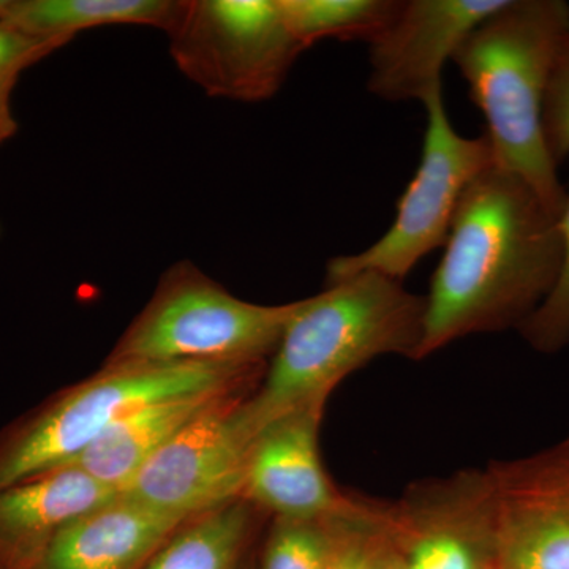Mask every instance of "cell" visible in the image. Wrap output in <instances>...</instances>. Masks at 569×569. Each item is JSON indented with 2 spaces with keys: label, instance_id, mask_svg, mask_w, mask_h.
Returning <instances> with one entry per match:
<instances>
[{
  "label": "cell",
  "instance_id": "obj_4",
  "mask_svg": "<svg viewBox=\"0 0 569 569\" xmlns=\"http://www.w3.org/2000/svg\"><path fill=\"white\" fill-rule=\"evenodd\" d=\"M268 362H104L0 432V490L70 466L148 403L263 378Z\"/></svg>",
  "mask_w": 569,
  "mask_h": 569
},
{
  "label": "cell",
  "instance_id": "obj_10",
  "mask_svg": "<svg viewBox=\"0 0 569 569\" xmlns=\"http://www.w3.org/2000/svg\"><path fill=\"white\" fill-rule=\"evenodd\" d=\"M498 569H569V438L486 468Z\"/></svg>",
  "mask_w": 569,
  "mask_h": 569
},
{
  "label": "cell",
  "instance_id": "obj_6",
  "mask_svg": "<svg viewBox=\"0 0 569 569\" xmlns=\"http://www.w3.org/2000/svg\"><path fill=\"white\" fill-rule=\"evenodd\" d=\"M168 37L187 80L213 99L246 103L274 97L305 51L279 0H189Z\"/></svg>",
  "mask_w": 569,
  "mask_h": 569
},
{
  "label": "cell",
  "instance_id": "obj_8",
  "mask_svg": "<svg viewBox=\"0 0 569 569\" xmlns=\"http://www.w3.org/2000/svg\"><path fill=\"white\" fill-rule=\"evenodd\" d=\"M380 520L403 569H498L497 527L485 470L426 479Z\"/></svg>",
  "mask_w": 569,
  "mask_h": 569
},
{
  "label": "cell",
  "instance_id": "obj_13",
  "mask_svg": "<svg viewBox=\"0 0 569 569\" xmlns=\"http://www.w3.org/2000/svg\"><path fill=\"white\" fill-rule=\"evenodd\" d=\"M119 493L77 466L0 490V569H36L67 526Z\"/></svg>",
  "mask_w": 569,
  "mask_h": 569
},
{
  "label": "cell",
  "instance_id": "obj_24",
  "mask_svg": "<svg viewBox=\"0 0 569 569\" xmlns=\"http://www.w3.org/2000/svg\"><path fill=\"white\" fill-rule=\"evenodd\" d=\"M18 78L11 77L0 81V146L14 137L18 130V122L11 110V93L17 86Z\"/></svg>",
  "mask_w": 569,
  "mask_h": 569
},
{
  "label": "cell",
  "instance_id": "obj_7",
  "mask_svg": "<svg viewBox=\"0 0 569 569\" xmlns=\"http://www.w3.org/2000/svg\"><path fill=\"white\" fill-rule=\"evenodd\" d=\"M427 129L417 174L397 203L391 228L366 250L332 258L326 283L359 272L402 280L427 253L447 244L460 198L482 171L496 163L488 133L466 138L452 129L443 89L425 100Z\"/></svg>",
  "mask_w": 569,
  "mask_h": 569
},
{
  "label": "cell",
  "instance_id": "obj_18",
  "mask_svg": "<svg viewBox=\"0 0 569 569\" xmlns=\"http://www.w3.org/2000/svg\"><path fill=\"white\" fill-rule=\"evenodd\" d=\"M403 0H279L288 29L302 48L336 39L372 44L402 9Z\"/></svg>",
  "mask_w": 569,
  "mask_h": 569
},
{
  "label": "cell",
  "instance_id": "obj_25",
  "mask_svg": "<svg viewBox=\"0 0 569 569\" xmlns=\"http://www.w3.org/2000/svg\"><path fill=\"white\" fill-rule=\"evenodd\" d=\"M369 569H403L402 560H400L399 553L396 552L391 542H389L385 529L383 541H381L380 548H378Z\"/></svg>",
  "mask_w": 569,
  "mask_h": 569
},
{
  "label": "cell",
  "instance_id": "obj_23",
  "mask_svg": "<svg viewBox=\"0 0 569 569\" xmlns=\"http://www.w3.org/2000/svg\"><path fill=\"white\" fill-rule=\"evenodd\" d=\"M66 44L63 40L36 39L0 20V81L20 77L22 71Z\"/></svg>",
  "mask_w": 569,
  "mask_h": 569
},
{
  "label": "cell",
  "instance_id": "obj_11",
  "mask_svg": "<svg viewBox=\"0 0 569 569\" xmlns=\"http://www.w3.org/2000/svg\"><path fill=\"white\" fill-rule=\"evenodd\" d=\"M508 0H406L370 47L367 88L389 102L419 100L443 89V67L482 21Z\"/></svg>",
  "mask_w": 569,
  "mask_h": 569
},
{
  "label": "cell",
  "instance_id": "obj_14",
  "mask_svg": "<svg viewBox=\"0 0 569 569\" xmlns=\"http://www.w3.org/2000/svg\"><path fill=\"white\" fill-rule=\"evenodd\" d=\"M187 520L119 493L67 526L36 569H144Z\"/></svg>",
  "mask_w": 569,
  "mask_h": 569
},
{
  "label": "cell",
  "instance_id": "obj_16",
  "mask_svg": "<svg viewBox=\"0 0 569 569\" xmlns=\"http://www.w3.org/2000/svg\"><path fill=\"white\" fill-rule=\"evenodd\" d=\"M183 2L174 0H0V20L22 33L70 43L102 26H148L170 32Z\"/></svg>",
  "mask_w": 569,
  "mask_h": 569
},
{
  "label": "cell",
  "instance_id": "obj_12",
  "mask_svg": "<svg viewBox=\"0 0 569 569\" xmlns=\"http://www.w3.org/2000/svg\"><path fill=\"white\" fill-rule=\"evenodd\" d=\"M326 408L276 419L254 437L242 498L280 519L342 515L355 505L336 488L321 460L318 433Z\"/></svg>",
  "mask_w": 569,
  "mask_h": 569
},
{
  "label": "cell",
  "instance_id": "obj_5",
  "mask_svg": "<svg viewBox=\"0 0 569 569\" xmlns=\"http://www.w3.org/2000/svg\"><path fill=\"white\" fill-rule=\"evenodd\" d=\"M299 302L242 301L192 261H178L104 362H268Z\"/></svg>",
  "mask_w": 569,
  "mask_h": 569
},
{
  "label": "cell",
  "instance_id": "obj_19",
  "mask_svg": "<svg viewBox=\"0 0 569 569\" xmlns=\"http://www.w3.org/2000/svg\"><path fill=\"white\" fill-rule=\"evenodd\" d=\"M318 519L274 518L266 541L261 569H329L335 557L347 516Z\"/></svg>",
  "mask_w": 569,
  "mask_h": 569
},
{
  "label": "cell",
  "instance_id": "obj_9",
  "mask_svg": "<svg viewBox=\"0 0 569 569\" xmlns=\"http://www.w3.org/2000/svg\"><path fill=\"white\" fill-rule=\"evenodd\" d=\"M249 397H231L194 419L144 463L122 493L186 519L242 498L254 440L242 418Z\"/></svg>",
  "mask_w": 569,
  "mask_h": 569
},
{
  "label": "cell",
  "instance_id": "obj_1",
  "mask_svg": "<svg viewBox=\"0 0 569 569\" xmlns=\"http://www.w3.org/2000/svg\"><path fill=\"white\" fill-rule=\"evenodd\" d=\"M560 217L493 163L468 186L426 296L419 361L467 336L520 328L561 266Z\"/></svg>",
  "mask_w": 569,
  "mask_h": 569
},
{
  "label": "cell",
  "instance_id": "obj_2",
  "mask_svg": "<svg viewBox=\"0 0 569 569\" xmlns=\"http://www.w3.org/2000/svg\"><path fill=\"white\" fill-rule=\"evenodd\" d=\"M426 296L399 280L359 272L326 283L301 299L260 385L242 403L247 429L257 437L276 419L305 408H326L348 376L380 356L419 361Z\"/></svg>",
  "mask_w": 569,
  "mask_h": 569
},
{
  "label": "cell",
  "instance_id": "obj_17",
  "mask_svg": "<svg viewBox=\"0 0 569 569\" xmlns=\"http://www.w3.org/2000/svg\"><path fill=\"white\" fill-rule=\"evenodd\" d=\"M260 515L261 509L238 498L193 516L144 569H236Z\"/></svg>",
  "mask_w": 569,
  "mask_h": 569
},
{
  "label": "cell",
  "instance_id": "obj_3",
  "mask_svg": "<svg viewBox=\"0 0 569 569\" xmlns=\"http://www.w3.org/2000/svg\"><path fill=\"white\" fill-rule=\"evenodd\" d=\"M568 36L563 0H508L468 33L451 59L485 114L498 167L522 178L559 217L568 192L546 144L542 111Z\"/></svg>",
  "mask_w": 569,
  "mask_h": 569
},
{
  "label": "cell",
  "instance_id": "obj_22",
  "mask_svg": "<svg viewBox=\"0 0 569 569\" xmlns=\"http://www.w3.org/2000/svg\"><path fill=\"white\" fill-rule=\"evenodd\" d=\"M542 129L550 157L559 167L569 159V36L561 43L550 73Z\"/></svg>",
  "mask_w": 569,
  "mask_h": 569
},
{
  "label": "cell",
  "instance_id": "obj_20",
  "mask_svg": "<svg viewBox=\"0 0 569 569\" xmlns=\"http://www.w3.org/2000/svg\"><path fill=\"white\" fill-rule=\"evenodd\" d=\"M561 266L557 282L548 298L535 310L519 331L535 350L560 351L569 343V193L560 216Z\"/></svg>",
  "mask_w": 569,
  "mask_h": 569
},
{
  "label": "cell",
  "instance_id": "obj_21",
  "mask_svg": "<svg viewBox=\"0 0 569 569\" xmlns=\"http://www.w3.org/2000/svg\"><path fill=\"white\" fill-rule=\"evenodd\" d=\"M383 541L378 503L358 500V505L343 523L329 569H369Z\"/></svg>",
  "mask_w": 569,
  "mask_h": 569
},
{
  "label": "cell",
  "instance_id": "obj_15",
  "mask_svg": "<svg viewBox=\"0 0 569 569\" xmlns=\"http://www.w3.org/2000/svg\"><path fill=\"white\" fill-rule=\"evenodd\" d=\"M260 381L257 378L148 403L111 426L70 466L80 467L97 481L123 492L144 463L194 419L231 397L252 395Z\"/></svg>",
  "mask_w": 569,
  "mask_h": 569
}]
</instances>
